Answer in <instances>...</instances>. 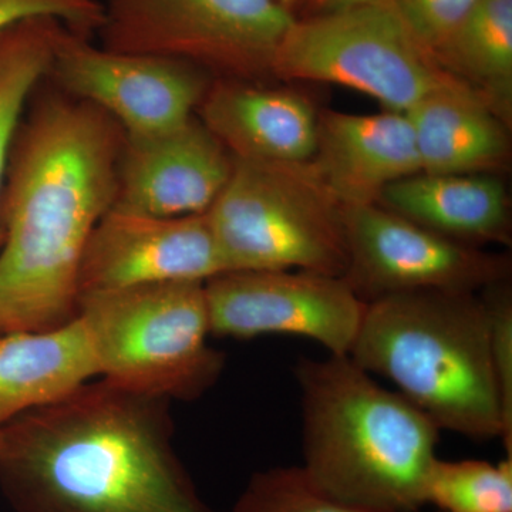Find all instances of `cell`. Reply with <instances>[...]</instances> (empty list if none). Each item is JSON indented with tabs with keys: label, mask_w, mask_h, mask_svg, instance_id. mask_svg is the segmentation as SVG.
I'll return each instance as SVG.
<instances>
[{
	"label": "cell",
	"mask_w": 512,
	"mask_h": 512,
	"mask_svg": "<svg viewBox=\"0 0 512 512\" xmlns=\"http://www.w3.org/2000/svg\"><path fill=\"white\" fill-rule=\"evenodd\" d=\"M313 9V15L320 13L339 12V10H348L363 8V6L373 5H392V0H309Z\"/></svg>",
	"instance_id": "cell-26"
},
{
	"label": "cell",
	"mask_w": 512,
	"mask_h": 512,
	"mask_svg": "<svg viewBox=\"0 0 512 512\" xmlns=\"http://www.w3.org/2000/svg\"><path fill=\"white\" fill-rule=\"evenodd\" d=\"M232 512H382L357 507L326 494L309 480L301 466L258 471Z\"/></svg>",
	"instance_id": "cell-22"
},
{
	"label": "cell",
	"mask_w": 512,
	"mask_h": 512,
	"mask_svg": "<svg viewBox=\"0 0 512 512\" xmlns=\"http://www.w3.org/2000/svg\"><path fill=\"white\" fill-rule=\"evenodd\" d=\"M197 117L235 160L303 164L318 148L319 114L289 90L220 79L211 83Z\"/></svg>",
	"instance_id": "cell-14"
},
{
	"label": "cell",
	"mask_w": 512,
	"mask_h": 512,
	"mask_svg": "<svg viewBox=\"0 0 512 512\" xmlns=\"http://www.w3.org/2000/svg\"><path fill=\"white\" fill-rule=\"evenodd\" d=\"M437 512H440V511H437Z\"/></svg>",
	"instance_id": "cell-28"
},
{
	"label": "cell",
	"mask_w": 512,
	"mask_h": 512,
	"mask_svg": "<svg viewBox=\"0 0 512 512\" xmlns=\"http://www.w3.org/2000/svg\"><path fill=\"white\" fill-rule=\"evenodd\" d=\"M123 141L110 116L64 93L20 126L0 204V336L76 318L84 252L116 201Z\"/></svg>",
	"instance_id": "cell-1"
},
{
	"label": "cell",
	"mask_w": 512,
	"mask_h": 512,
	"mask_svg": "<svg viewBox=\"0 0 512 512\" xmlns=\"http://www.w3.org/2000/svg\"><path fill=\"white\" fill-rule=\"evenodd\" d=\"M47 77L62 93L106 113L127 137L151 136L188 123L211 86L208 73L192 64L117 52L64 26L57 33Z\"/></svg>",
	"instance_id": "cell-10"
},
{
	"label": "cell",
	"mask_w": 512,
	"mask_h": 512,
	"mask_svg": "<svg viewBox=\"0 0 512 512\" xmlns=\"http://www.w3.org/2000/svg\"><path fill=\"white\" fill-rule=\"evenodd\" d=\"M227 272L302 271L345 276L343 204L309 163L232 158V171L205 212Z\"/></svg>",
	"instance_id": "cell-6"
},
{
	"label": "cell",
	"mask_w": 512,
	"mask_h": 512,
	"mask_svg": "<svg viewBox=\"0 0 512 512\" xmlns=\"http://www.w3.org/2000/svg\"><path fill=\"white\" fill-rule=\"evenodd\" d=\"M104 18L100 0H0V33L33 19L56 20L77 35H97Z\"/></svg>",
	"instance_id": "cell-24"
},
{
	"label": "cell",
	"mask_w": 512,
	"mask_h": 512,
	"mask_svg": "<svg viewBox=\"0 0 512 512\" xmlns=\"http://www.w3.org/2000/svg\"><path fill=\"white\" fill-rule=\"evenodd\" d=\"M96 376V355L79 316L59 328L0 336V427L59 402Z\"/></svg>",
	"instance_id": "cell-18"
},
{
	"label": "cell",
	"mask_w": 512,
	"mask_h": 512,
	"mask_svg": "<svg viewBox=\"0 0 512 512\" xmlns=\"http://www.w3.org/2000/svg\"><path fill=\"white\" fill-rule=\"evenodd\" d=\"M77 316L100 375L121 387L191 402L220 380L225 356L208 343L210 315L202 282L84 293Z\"/></svg>",
	"instance_id": "cell-5"
},
{
	"label": "cell",
	"mask_w": 512,
	"mask_h": 512,
	"mask_svg": "<svg viewBox=\"0 0 512 512\" xmlns=\"http://www.w3.org/2000/svg\"><path fill=\"white\" fill-rule=\"evenodd\" d=\"M311 164L343 205L377 204L387 185L421 171L412 123L393 110L319 114Z\"/></svg>",
	"instance_id": "cell-15"
},
{
	"label": "cell",
	"mask_w": 512,
	"mask_h": 512,
	"mask_svg": "<svg viewBox=\"0 0 512 512\" xmlns=\"http://www.w3.org/2000/svg\"><path fill=\"white\" fill-rule=\"evenodd\" d=\"M103 6L101 46L241 82L272 73L296 20L281 0H107Z\"/></svg>",
	"instance_id": "cell-8"
},
{
	"label": "cell",
	"mask_w": 512,
	"mask_h": 512,
	"mask_svg": "<svg viewBox=\"0 0 512 512\" xmlns=\"http://www.w3.org/2000/svg\"><path fill=\"white\" fill-rule=\"evenodd\" d=\"M426 501L440 512H512V457L498 464L437 458Z\"/></svg>",
	"instance_id": "cell-21"
},
{
	"label": "cell",
	"mask_w": 512,
	"mask_h": 512,
	"mask_svg": "<svg viewBox=\"0 0 512 512\" xmlns=\"http://www.w3.org/2000/svg\"><path fill=\"white\" fill-rule=\"evenodd\" d=\"M404 113L423 173L490 174L507 161V123L460 80L427 94Z\"/></svg>",
	"instance_id": "cell-17"
},
{
	"label": "cell",
	"mask_w": 512,
	"mask_h": 512,
	"mask_svg": "<svg viewBox=\"0 0 512 512\" xmlns=\"http://www.w3.org/2000/svg\"><path fill=\"white\" fill-rule=\"evenodd\" d=\"M231 171V154L197 116L164 133L124 136L114 207L156 217L205 214Z\"/></svg>",
	"instance_id": "cell-13"
},
{
	"label": "cell",
	"mask_w": 512,
	"mask_h": 512,
	"mask_svg": "<svg viewBox=\"0 0 512 512\" xmlns=\"http://www.w3.org/2000/svg\"><path fill=\"white\" fill-rule=\"evenodd\" d=\"M211 335L311 339L349 356L367 303L342 276L302 271L225 272L205 282Z\"/></svg>",
	"instance_id": "cell-11"
},
{
	"label": "cell",
	"mask_w": 512,
	"mask_h": 512,
	"mask_svg": "<svg viewBox=\"0 0 512 512\" xmlns=\"http://www.w3.org/2000/svg\"><path fill=\"white\" fill-rule=\"evenodd\" d=\"M60 25L33 19L0 33V204L23 111L37 83L47 77ZM3 229L0 222V242Z\"/></svg>",
	"instance_id": "cell-20"
},
{
	"label": "cell",
	"mask_w": 512,
	"mask_h": 512,
	"mask_svg": "<svg viewBox=\"0 0 512 512\" xmlns=\"http://www.w3.org/2000/svg\"><path fill=\"white\" fill-rule=\"evenodd\" d=\"M377 204L468 247L510 242L507 190L491 174L420 171L387 185Z\"/></svg>",
	"instance_id": "cell-16"
},
{
	"label": "cell",
	"mask_w": 512,
	"mask_h": 512,
	"mask_svg": "<svg viewBox=\"0 0 512 512\" xmlns=\"http://www.w3.org/2000/svg\"><path fill=\"white\" fill-rule=\"evenodd\" d=\"M302 468L316 487L357 507L417 512L427 505L440 429L349 356L301 357Z\"/></svg>",
	"instance_id": "cell-3"
},
{
	"label": "cell",
	"mask_w": 512,
	"mask_h": 512,
	"mask_svg": "<svg viewBox=\"0 0 512 512\" xmlns=\"http://www.w3.org/2000/svg\"><path fill=\"white\" fill-rule=\"evenodd\" d=\"M434 57L507 123L512 104V0H477Z\"/></svg>",
	"instance_id": "cell-19"
},
{
	"label": "cell",
	"mask_w": 512,
	"mask_h": 512,
	"mask_svg": "<svg viewBox=\"0 0 512 512\" xmlns=\"http://www.w3.org/2000/svg\"><path fill=\"white\" fill-rule=\"evenodd\" d=\"M348 269L362 301L414 292H481L508 281L505 255L458 244L379 204L343 205Z\"/></svg>",
	"instance_id": "cell-9"
},
{
	"label": "cell",
	"mask_w": 512,
	"mask_h": 512,
	"mask_svg": "<svg viewBox=\"0 0 512 512\" xmlns=\"http://www.w3.org/2000/svg\"><path fill=\"white\" fill-rule=\"evenodd\" d=\"M481 298L490 319L491 360L501 413H503V443L507 457H512V292L510 282L488 286Z\"/></svg>",
	"instance_id": "cell-23"
},
{
	"label": "cell",
	"mask_w": 512,
	"mask_h": 512,
	"mask_svg": "<svg viewBox=\"0 0 512 512\" xmlns=\"http://www.w3.org/2000/svg\"><path fill=\"white\" fill-rule=\"evenodd\" d=\"M282 3L286 6V8L292 10V6L295 5L296 2H299V0H281Z\"/></svg>",
	"instance_id": "cell-27"
},
{
	"label": "cell",
	"mask_w": 512,
	"mask_h": 512,
	"mask_svg": "<svg viewBox=\"0 0 512 512\" xmlns=\"http://www.w3.org/2000/svg\"><path fill=\"white\" fill-rule=\"evenodd\" d=\"M272 74L338 84L402 113L458 80L421 45L393 5L296 19L276 52Z\"/></svg>",
	"instance_id": "cell-7"
},
{
	"label": "cell",
	"mask_w": 512,
	"mask_h": 512,
	"mask_svg": "<svg viewBox=\"0 0 512 512\" xmlns=\"http://www.w3.org/2000/svg\"><path fill=\"white\" fill-rule=\"evenodd\" d=\"M170 400L103 379L0 427L18 512H218L173 446Z\"/></svg>",
	"instance_id": "cell-2"
},
{
	"label": "cell",
	"mask_w": 512,
	"mask_h": 512,
	"mask_svg": "<svg viewBox=\"0 0 512 512\" xmlns=\"http://www.w3.org/2000/svg\"><path fill=\"white\" fill-rule=\"evenodd\" d=\"M225 272L207 214L156 217L113 205L84 252L80 298L164 282L205 284Z\"/></svg>",
	"instance_id": "cell-12"
},
{
	"label": "cell",
	"mask_w": 512,
	"mask_h": 512,
	"mask_svg": "<svg viewBox=\"0 0 512 512\" xmlns=\"http://www.w3.org/2000/svg\"><path fill=\"white\" fill-rule=\"evenodd\" d=\"M350 359L383 376L440 430L503 439L480 292H414L367 303Z\"/></svg>",
	"instance_id": "cell-4"
},
{
	"label": "cell",
	"mask_w": 512,
	"mask_h": 512,
	"mask_svg": "<svg viewBox=\"0 0 512 512\" xmlns=\"http://www.w3.org/2000/svg\"><path fill=\"white\" fill-rule=\"evenodd\" d=\"M477 0H392L404 25L431 53L458 28Z\"/></svg>",
	"instance_id": "cell-25"
}]
</instances>
